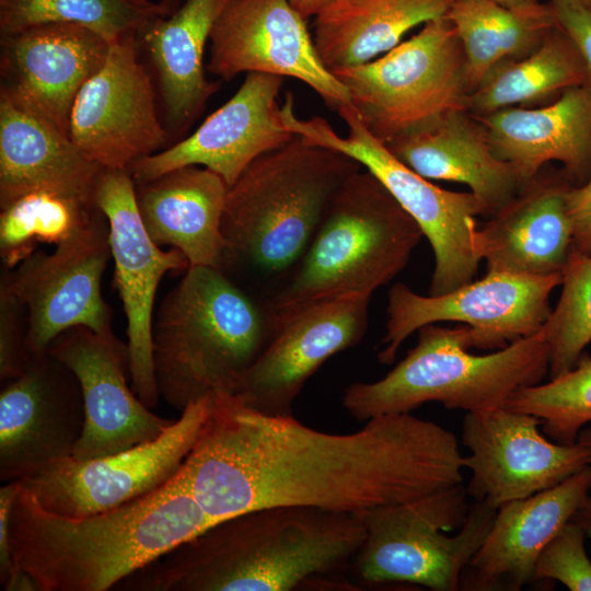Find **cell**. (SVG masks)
Instances as JSON below:
<instances>
[{
  "instance_id": "1",
  "label": "cell",
  "mask_w": 591,
  "mask_h": 591,
  "mask_svg": "<svg viewBox=\"0 0 591 591\" xmlns=\"http://www.w3.org/2000/svg\"><path fill=\"white\" fill-rule=\"evenodd\" d=\"M463 470L456 436L410 413L329 433L293 416L259 413L235 394L211 393L176 476L216 522L271 506L360 513L461 484Z\"/></svg>"
},
{
  "instance_id": "2",
  "label": "cell",
  "mask_w": 591,
  "mask_h": 591,
  "mask_svg": "<svg viewBox=\"0 0 591 591\" xmlns=\"http://www.w3.org/2000/svg\"><path fill=\"white\" fill-rule=\"evenodd\" d=\"M366 537L360 513L303 506L258 508L218 520L114 590L291 591L329 586Z\"/></svg>"
},
{
  "instance_id": "3",
  "label": "cell",
  "mask_w": 591,
  "mask_h": 591,
  "mask_svg": "<svg viewBox=\"0 0 591 591\" xmlns=\"http://www.w3.org/2000/svg\"><path fill=\"white\" fill-rule=\"evenodd\" d=\"M211 523L176 475L144 497L82 518L47 511L21 485L10 546L15 568L38 591H106Z\"/></svg>"
},
{
  "instance_id": "4",
  "label": "cell",
  "mask_w": 591,
  "mask_h": 591,
  "mask_svg": "<svg viewBox=\"0 0 591 591\" xmlns=\"http://www.w3.org/2000/svg\"><path fill=\"white\" fill-rule=\"evenodd\" d=\"M361 169L298 135L258 157L228 188L218 269L266 301L300 263L339 188Z\"/></svg>"
},
{
  "instance_id": "5",
  "label": "cell",
  "mask_w": 591,
  "mask_h": 591,
  "mask_svg": "<svg viewBox=\"0 0 591 591\" xmlns=\"http://www.w3.org/2000/svg\"><path fill=\"white\" fill-rule=\"evenodd\" d=\"M274 326L265 300L216 267H188L153 316L160 397L182 413L208 394H234Z\"/></svg>"
},
{
  "instance_id": "6",
  "label": "cell",
  "mask_w": 591,
  "mask_h": 591,
  "mask_svg": "<svg viewBox=\"0 0 591 591\" xmlns=\"http://www.w3.org/2000/svg\"><path fill=\"white\" fill-rule=\"evenodd\" d=\"M417 344L382 379L346 387L343 406L358 421L412 413L426 403L466 413L505 407L514 391L548 373L542 329L487 355H474L467 325L428 324Z\"/></svg>"
},
{
  "instance_id": "7",
  "label": "cell",
  "mask_w": 591,
  "mask_h": 591,
  "mask_svg": "<svg viewBox=\"0 0 591 591\" xmlns=\"http://www.w3.org/2000/svg\"><path fill=\"white\" fill-rule=\"evenodd\" d=\"M424 236L369 171L339 188L300 263L266 300L276 312L346 294L371 297L409 262Z\"/></svg>"
},
{
  "instance_id": "8",
  "label": "cell",
  "mask_w": 591,
  "mask_h": 591,
  "mask_svg": "<svg viewBox=\"0 0 591 591\" xmlns=\"http://www.w3.org/2000/svg\"><path fill=\"white\" fill-rule=\"evenodd\" d=\"M463 484L418 500L360 512L366 537L354 557L366 583L407 582L456 591L483 544L497 509L467 503Z\"/></svg>"
},
{
  "instance_id": "9",
  "label": "cell",
  "mask_w": 591,
  "mask_h": 591,
  "mask_svg": "<svg viewBox=\"0 0 591 591\" xmlns=\"http://www.w3.org/2000/svg\"><path fill=\"white\" fill-rule=\"evenodd\" d=\"M337 112L348 127L347 137L338 135L324 118H299L291 94L281 106L283 124L292 134L358 161L416 221L434 255L430 296L473 281L480 262L474 242L476 217H487L485 202L472 192L443 189L406 166L366 128L350 104Z\"/></svg>"
},
{
  "instance_id": "10",
  "label": "cell",
  "mask_w": 591,
  "mask_h": 591,
  "mask_svg": "<svg viewBox=\"0 0 591 591\" xmlns=\"http://www.w3.org/2000/svg\"><path fill=\"white\" fill-rule=\"evenodd\" d=\"M463 49L444 16L380 57L332 71L366 128L384 144L465 109Z\"/></svg>"
},
{
  "instance_id": "11",
  "label": "cell",
  "mask_w": 591,
  "mask_h": 591,
  "mask_svg": "<svg viewBox=\"0 0 591 591\" xmlns=\"http://www.w3.org/2000/svg\"><path fill=\"white\" fill-rule=\"evenodd\" d=\"M561 279L563 275L487 271L482 279L440 296H421L397 282L389 291L384 348L378 359L392 363L409 335L438 322L467 325L472 348L502 349L542 329L552 311L549 296Z\"/></svg>"
},
{
  "instance_id": "12",
  "label": "cell",
  "mask_w": 591,
  "mask_h": 591,
  "mask_svg": "<svg viewBox=\"0 0 591 591\" xmlns=\"http://www.w3.org/2000/svg\"><path fill=\"white\" fill-rule=\"evenodd\" d=\"M209 408V394L188 405L157 439L89 460L67 456L21 480L47 511L82 518L144 497L167 484L192 451Z\"/></svg>"
},
{
  "instance_id": "13",
  "label": "cell",
  "mask_w": 591,
  "mask_h": 591,
  "mask_svg": "<svg viewBox=\"0 0 591 591\" xmlns=\"http://www.w3.org/2000/svg\"><path fill=\"white\" fill-rule=\"evenodd\" d=\"M109 258V224L97 207L51 253L34 251L15 267H2L0 282L26 308L32 354L47 351L59 334L72 327L113 329L112 310L101 291Z\"/></svg>"
},
{
  "instance_id": "14",
  "label": "cell",
  "mask_w": 591,
  "mask_h": 591,
  "mask_svg": "<svg viewBox=\"0 0 591 591\" xmlns=\"http://www.w3.org/2000/svg\"><path fill=\"white\" fill-rule=\"evenodd\" d=\"M95 204L109 224L115 283L127 320L131 387L149 408L157 407L152 324L159 283L165 274L186 271L189 263L175 248L162 251L149 235L138 210L135 182L128 170L103 169L97 177Z\"/></svg>"
},
{
  "instance_id": "15",
  "label": "cell",
  "mask_w": 591,
  "mask_h": 591,
  "mask_svg": "<svg viewBox=\"0 0 591 591\" xmlns=\"http://www.w3.org/2000/svg\"><path fill=\"white\" fill-rule=\"evenodd\" d=\"M141 38L111 44L102 68L80 90L69 120V138L102 169L129 170L166 142L151 77L138 59Z\"/></svg>"
},
{
  "instance_id": "16",
  "label": "cell",
  "mask_w": 591,
  "mask_h": 591,
  "mask_svg": "<svg viewBox=\"0 0 591 591\" xmlns=\"http://www.w3.org/2000/svg\"><path fill=\"white\" fill-rule=\"evenodd\" d=\"M542 420L499 407L466 413L461 443L468 451V497L498 509L548 489L590 463L579 442L561 444L542 433Z\"/></svg>"
},
{
  "instance_id": "17",
  "label": "cell",
  "mask_w": 591,
  "mask_h": 591,
  "mask_svg": "<svg viewBox=\"0 0 591 591\" xmlns=\"http://www.w3.org/2000/svg\"><path fill=\"white\" fill-rule=\"evenodd\" d=\"M370 298L346 294L273 312L270 338L234 394L259 413L293 416V404L309 378L332 356L362 339Z\"/></svg>"
},
{
  "instance_id": "18",
  "label": "cell",
  "mask_w": 591,
  "mask_h": 591,
  "mask_svg": "<svg viewBox=\"0 0 591 591\" xmlns=\"http://www.w3.org/2000/svg\"><path fill=\"white\" fill-rule=\"evenodd\" d=\"M85 420L77 375L49 351L33 354L0 392V480H24L71 456Z\"/></svg>"
},
{
  "instance_id": "19",
  "label": "cell",
  "mask_w": 591,
  "mask_h": 591,
  "mask_svg": "<svg viewBox=\"0 0 591 591\" xmlns=\"http://www.w3.org/2000/svg\"><path fill=\"white\" fill-rule=\"evenodd\" d=\"M207 70L230 80L262 72L296 78L332 108L350 104L345 85L322 62L305 19L287 0H230L210 34Z\"/></svg>"
},
{
  "instance_id": "20",
  "label": "cell",
  "mask_w": 591,
  "mask_h": 591,
  "mask_svg": "<svg viewBox=\"0 0 591 591\" xmlns=\"http://www.w3.org/2000/svg\"><path fill=\"white\" fill-rule=\"evenodd\" d=\"M47 351L73 371L83 395L84 427L71 456L89 460L112 455L157 439L174 422L154 414L128 385V346L113 329L69 328Z\"/></svg>"
},
{
  "instance_id": "21",
  "label": "cell",
  "mask_w": 591,
  "mask_h": 591,
  "mask_svg": "<svg viewBox=\"0 0 591 591\" xmlns=\"http://www.w3.org/2000/svg\"><path fill=\"white\" fill-rule=\"evenodd\" d=\"M282 77L250 72L236 93L187 138L143 158L129 167L135 183L157 178L173 170L198 165L233 185L262 154L290 141L278 94Z\"/></svg>"
},
{
  "instance_id": "22",
  "label": "cell",
  "mask_w": 591,
  "mask_h": 591,
  "mask_svg": "<svg viewBox=\"0 0 591 591\" xmlns=\"http://www.w3.org/2000/svg\"><path fill=\"white\" fill-rule=\"evenodd\" d=\"M1 91L69 137L74 101L111 43L92 30L48 23L1 36Z\"/></svg>"
},
{
  "instance_id": "23",
  "label": "cell",
  "mask_w": 591,
  "mask_h": 591,
  "mask_svg": "<svg viewBox=\"0 0 591 591\" xmlns=\"http://www.w3.org/2000/svg\"><path fill=\"white\" fill-rule=\"evenodd\" d=\"M576 186L563 169L546 167L475 232V250L487 271L563 275L573 230L567 196Z\"/></svg>"
},
{
  "instance_id": "24",
  "label": "cell",
  "mask_w": 591,
  "mask_h": 591,
  "mask_svg": "<svg viewBox=\"0 0 591 591\" xmlns=\"http://www.w3.org/2000/svg\"><path fill=\"white\" fill-rule=\"evenodd\" d=\"M590 491L588 465L548 489L500 506L463 571L460 589L521 590L532 581L543 548L571 520Z\"/></svg>"
},
{
  "instance_id": "25",
  "label": "cell",
  "mask_w": 591,
  "mask_h": 591,
  "mask_svg": "<svg viewBox=\"0 0 591 591\" xmlns=\"http://www.w3.org/2000/svg\"><path fill=\"white\" fill-rule=\"evenodd\" d=\"M496 155L522 183L556 161L576 186L591 176V84L566 90L540 107H508L475 116Z\"/></svg>"
},
{
  "instance_id": "26",
  "label": "cell",
  "mask_w": 591,
  "mask_h": 591,
  "mask_svg": "<svg viewBox=\"0 0 591 591\" xmlns=\"http://www.w3.org/2000/svg\"><path fill=\"white\" fill-rule=\"evenodd\" d=\"M102 170L67 135L1 91L0 209L38 192L96 205Z\"/></svg>"
},
{
  "instance_id": "27",
  "label": "cell",
  "mask_w": 591,
  "mask_h": 591,
  "mask_svg": "<svg viewBox=\"0 0 591 591\" xmlns=\"http://www.w3.org/2000/svg\"><path fill=\"white\" fill-rule=\"evenodd\" d=\"M385 146L427 179L467 185L485 202L487 217L502 209L523 185L514 169L496 155L482 123L465 109L450 112Z\"/></svg>"
},
{
  "instance_id": "28",
  "label": "cell",
  "mask_w": 591,
  "mask_h": 591,
  "mask_svg": "<svg viewBox=\"0 0 591 591\" xmlns=\"http://www.w3.org/2000/svg\"><path fill=\"white\" fill-rule=\"evenodd\" d=\"M228 185L215 172L188 165L135 183L141 220L159 246L184 254L190 266L219 268Z\"/></svg>"
},
{
  "instance_id": "29",
  "label": "cell",
  "mask_w": 591,
  "mask_h": 591,
  "mask_svg": "<svg viewBox=\"0 0 591 591\" xmlns=\"http://www.w3.org/2000/svg\"><path fill=\"white\" fill-rule=\"evenodd\" d=\"M452 1L333 0L315 16V48L331 71L369 62L412 28L444 18Z\"/></svg>"
},
{
  "instance_id": "30",
  "label": "cell",
  "mask_w": 591,
  "mask_h": 591,
  "mask_svg": "<svg viewBox=\"0 0 591 591\" xmlns=\"http://www.w3.org/2000/svg\"><path fill=\"white\" fill-rule=\"evenodd\" d=\"M230 0H186L141 37L159 74L169 118L192 119L215 91L204 70V51L219 14Z\"/></svg>"
},
{
  "instance_id": "31",
  "label": "cell",
  "mask_w": 591,
  "mask_h": 591,
  "mask_svg": "<svg viewBox=\"0 0 591 591\" xmlns=\"http://www.w3.org/2000/svg\"><path fill=\"white\" fill-rule=\"evenodd\" d=\"M445 18L463 49L468 93L499 65L533 53L558 25L548 2L515 10L495 0H453Z\"/></svg>"
},
{
  "instance_id": "32",
  "label": "cell",
  "mask_w": 591,
  "mask_h": 591,
  "mask_svg": "<svg viewBox=\"0 0 591 591\" xmlns=\"http://www.w3.org/2000/svg\"><path fill=\"white\" fill-rule=\"evenodd\" d=\"M588 82L582 57L557 25L530 55L506 61L465 99V111L483 116L508 107H529L554 101L566 90Z\"/></svg>"
},
{
  "instance_id": "33",
  "label": "cell",
  "mask_w": 591,
  "mask_h": 591,
  "mask_svg": "<svg viewBox=\"0 0 591 591\" xmlns=\"http://www.w3.org/2000/svg\"><path fill=\"white\" fill-rule=\"evenodd\" d=\"M165 18L150 0H0L1 36L48 23L77 24L111 44L129 35L140 38Z\"/></svg>"
},
{
  "instance_id": "34",
  "label": "cell",
  "mask_w": 591,
  "mask_h": 591,
  "mask_svg": "<svg viewBox=\"0 0 591 591\" xmlns=\"http://www.w3.org/2000/svg\"><path fill=\"white\" fill-rule=\"evenodd\" d=\"M97 209L60 195L27 194L0 215V255L4 268L15 267L36 243L57 245L78 230Z\"/></svg>"
},
{
  "instance_id": "35",
  "label": "cell",
  "mask_w": 591,
  "mask_h": 591,
  "mask_svg": "<svg viewBox=\"0 0 591 591\" xmlns=\"http://www.w3.org/2000/svg\"><path fill=\"white\" fill-rule=\"evenodd\" d=\"M505 407L540 418L551 440L576 443L580 431L591 424V356L583 354L572 369L547 383L518 389Z\"/></svg>"
},
{
  "instance_id": "36",
  "label": "cell",
  "mask_w": 591,
  "mask_h": 591,
  "mask_svg": "<svg viewBox=\"0 0 591 591\" xmlns=\"http://www.w3.org/2000/svg\"><path fill=\"white\" fill-rule=\"evenodd\" d=\"M560 286V297L542 327L551 378L572 369L591 343V255L571 251Z\"/></svg>"
},
{
  "instance_id": "37",
  "label": "cell",
  "mask_w": 591,
  "mask_h": 591,
  "mask_svg": "<svg viewBox=\"0 0 591 591\" xmlns=\"http://www.w3.org/2000/svg\"><path fill=\"white\" fill-rule=\"evenodd\" d=\"M586 534L568 521L538 555L532 581H558L571 591H591V560L584 547Z\"/></svg>"
},
{
  "instance_id": "38",
  "label": "cell",
  "mask_w": 591,
  "mask_h": 591,
  "mask_svg": "<svg viewBox=\"0 0 591 591\" xmlns=\"http://www.w3.org/2000/svg\"><path fill=\"white\" fill-rule=\"evenodd\" d=\"M33 354L28 347V317L25 305L0 282V380L20 376Z\"/></svg>"
},
{
  "instance_id": "39",
  "label": "cell",
  "mask_w": 591,
  "mask_h": 591,
  "mask_svg": "<svg viewBox=\"0 0 591 591\" xmlns=\"http://www.w3.org/2000/svg\"><path fill=\"white\" fill-rule=\"evenodd\" d=\"M558 26L572 39L591 84V11L576 0H548Z\"/></svg>"
},
{
  "instance_id": "40",
  "label": "cell",
  "mask_w": 591,
  "mask_h": 591,
  "mask_svg": "<svg viewBox=\"0 0 591 591\" xmlns=\"http://www.w3.org/2000/svg\"><path fill=\"white\" fill-rule=\"evenodd\" d=\"M567 205L573 230L572 252L591 255V176L569 189Z\"/></svg>"
},
{
  "instance_id": "41",
  "label": "cell",
  "mask_w": 591,
  "mask_h": 591,
  "mask_svg": "<svg viewBox=\"0 0 591 591\" xmlns=\"http://www.w3.org/2000/svg\"><path fill=\"white\" fill-rule=\"evenodd\" d=\"M20 488V482L5 483L0 488V584L2 590L15 571L10 546V517Z\"/></svg>"
},
{
  "instance_id": "42",
  "label": "cell",
  "mask_w": 591,
  "mask_h": 591,
  "mask_svg": "<svg viewBox=\"0 0 591 591\" xmlns=\"http://www.w3.org/2000/svg\"><path fill=\"white\" fill-rule=\"evenodd\" d=\"M290 5L299 12L305 20L310 16H316L333 0H287Z\"/></svg>"
},
{
  "instance_id": "43",
  "label": "cell",
  "mask_w": 591,
  "mask_h": 591,
  "mask_svg": "<svg viewBox=\"0 0 591 591\" xmlns=\"http://www.w3.org/2000/svg\"><path fill=\"white\" fill-rule=\"evenodd\" d=\"M5 591H38L33 577L24 570L16 569L4 588Z\"/></svg>"
},
{
  "instance_id": "44",
  "label": "cell",
  "mask_w": 591,
  "mask_h": 591,
  "mask_svg": "<svg viewBox=\"0 0 591 591\" xmlns=\"http://www.w3.org/2000/svg\"><path fill=\"white\" fill-rule=\"evenodd\" d=\"M571 520L582 528L586 537L591 542V494L582 501Z\"/></svg>"
},
{
  "instance_id": "45",
  "label": "cell",
  "mask_w": 591,
  "mask_h": 591,
  "mask_svg": "<svg viewBox=\"0 0 591 591\" xmlns=\"http://www.w3.org/2000/svg\"><path fill=\"white\" fill-rule=\"evenodd\" d=\"M498 3L515 10H526L540 5L541 0H495Z\"/></svg>"
},
{
  "instance_id": "46",
  "label": "cell",
  "mask_w": 591,
  "mask_h": 591,
  "mask_svg": "<svg viewBox=\"0 0 591 591\" xmlns=\"http://www.w3.org/2000/svg\"><path fill=\"white\" fill-rule=\"evenodd\" d=\"M577 442L581 443L589 452L590 455V463L589 466L591 468V424L586 426L579 433L577 438Z\"/></svg>"
},
{
  "instance_id": "47",
  "label": "cell",
  "mask_w": 591,
  "mask_h": 591,
  "mask_svg": "<svg viewBox=\"0 0 591 591\" xmlns=\"http://www.w3.org/2000/svg\"><path fill=\"white\" fill-rule=\"evenodd\" d=\"M159 4L166 18L173 14L182 5V0H160Z\"/></svg>"
},
{
  "instance_id": "48",
  "label": "cell",
  "mask_w": 591,
  "mask_h": 591,
  "mask_svg": "<svg viewBox=\"0 0 591 591\" xmlns=\"http://www.w3.org/2000/svg\"><path fill=\"white\" fill-rule=\"evenodd\" d=\"M591 11V0H576Z\"/></svg>"
}]
</instances>
